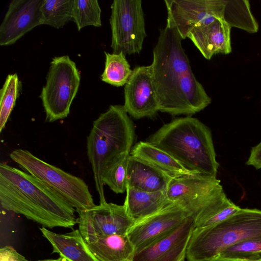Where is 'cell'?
I'll list each match as a JSON object with an SVG mask.
<instances>
[{
	"mask_svg": "<svg viewBox=\"0 0 261 261\" xmlns=\"http://www.w3.org/2000/svg\"><path fill=\"white\" fill-rule=\"evenodd\" d=\"M43 0H12L0 25V45L13 44L41 24Z\"/></svg>",
	"mask_w": 261,
	"mask_h": 261,
	"instance_id": "cell-14",
	"label": "cell"
},
{
	"mask_svg": "<svg viewBox=\"0 0 261 261\" xmlns=\"http://www.w3.org/2000/svg\"><path fill=\"white\" fill-rule=\"evenodd\" d=\"M0 203L4 209L24 216L43 227L72 228L75 209L31 174L0 164Z\"/></svg>",
	"mask_w": 261,
	"mask_h": 261,
	"instance_id": "cell-2",
	"label": "cell"
},
{
	"mask_svg": "<svg viewBox=\"0 0 261 261\" xmlns=\"http://www.w3.org/2000/svg\"><path fill=\"white\" fill-rule=\"evenodd\" d=\"M134 139V125L123 106H110L93 121L87 151L100 203L107 202L102 182L106 167L117 156L130 153Z\"/></svg>",
	"mask_w": 261,
	"mask_h": 261,
	"instance_id": "cell-4",
	"label": "cell"
},
{
	"mask_svg": "<svg viewBox=\"0 0 261 261\" xmlns=\"http://www.w3.org/2000/svg\"><path fill=\"white\" fill-rule=\"evenodd\" d=\"M207 261H261V257L257 259H241L227 257L217 255Z\"/></svg>",
	"mask_w": 261,
	"mask_h": 261,
	"instance_id": "cell-31",
	"label": "cell"
},
{
	"mask_svg": "<svg viewBox=\"0 0 261 261\" xmlns=\"http://www.w3.org/2000/svg\"><path fill=\"white\" fill-rule=\"evenodd\" d=\"M110 23L114 53L140 54L146 37L141 0H114Z\"/></svg>",
	"mask_w": 261,
	"mask_h": 261,
	"instance_id": "cell-9",
	"label": "cell"
},
{
	"mask_svg": "<svg viewBox=\"0 0 261 261\" xmlns=\"http://www.w3.org/2000/svg\"><path fill=\"white\" fill-rule=\"evenodd\" d=\"M77 212L79 230L86 243L105 236L126 234L135 222L124 205L113 203H99Z\"/></svg>",
	"mask_w": 261,
	"mask_h": 261,
	"instance_id": "cell-10",
	"label": "cell"
},
{
	"mask_svg": "<svg viewBox=\"0 0 261 261\" xmlns=\"http://www.w3.org/2000/svg\"><path fill=\"white\" fill-rule=\"evenodd\" d=\"M166 195L170 203L179 204L191 214L196 227H201L231 201L219 179L198 173L173 177Z\"/></svg>",
	"mask_w": 261,
	"mask_h": 261,
	"instance_id": "cell-6",
	"label": "cell"
},
{
	"mask_svg": "<svg viewBox=\"0 0 261 261\" xmlns=\"http://www.w3.org/2000/svg\"><path fill=\"white\" fill-rule=\"evenodd\" d=\"M20 82L16 73L9 74L0 90V132L5 127L19 95Z\"/></svg>",
	"mask_w": 261,
	"mask_h": 261,
	"instance_id": "cell-27",
	"label": "cell"
},
{
	"mask_svg": "<svg viewBox=\"0 0 261 261\" xmlns=\"http://www.w3.org/2000/svg\"><path fill=\"white\" fill-rule=\"evenodd\" d=\"M147 141L169 154L188 170L216 177L219 164L212 133L198 119L176 118L164 124Z\"/></svg>",
	"mask_w": 261,
	"mask_h": 261,
	"instance_id": "cell-3",
	"label": "cell"
},
{
	"mask_svg": "<svg viewBox=\"0 0 261 261\" xmlns=\"http://www.w3.org/2000/svg\"><path fill=\"white\" fill-rule=\"evenodd\" d=\"M194 218L189 217L168 236L135 253L132 261H182L195 228Z\"/></svg>",
	"mask_w": 261,
	"mask_h": 261,
	"instance_id": "cell-15",
	"label": "cell"
},
{
	"mask_svg": "<svg viewBox=\"0 0 261 261\" xmlns=\"http://www.w3.org/2000/svg\"><path fill=\"white\" fill-rule=\"evenodd\" d=\"M86 244L98 261H132L136 253L126 234L105 236Z\"/></svg>",
	"mask_w": 261,
	"mask_h": 261,
	"instance_id": "cell-20",
	"label": "cell"
},
{
	"mask_svg": "<svg viewBox=\"0 0 261 261\" xmlns=\"http://www.w3.org/2000/svg\"><path fill=\"white\" fill-rule=\"evenodd\" d=\"M222 20L230 27H236L250 33L258 30V25L247 0L225 1Z\"/></svg>",
	"mask_w": 261,
	"mask_h": 261,
	"instance_id": "cell-22",
	"label": "cell"
},
{
	"mask_svg": "<svg viewBox=\"0 0 261 261\" xmlns=\"http://www.w3.org/2000/svg\"><path fill=\"white\" fill-rule=\"evenodd\" d=\"M73 4V0H43L41 24L56 29L63 28L72 20Z\"/></svg>",
	"mask_w": 261,
	"mask_h": 261,
	"instance_id": "cell-24",
	"label": "cell"
},
{
	"mask_svg": "<svg viewBox=\"0 0 261 261\" xmlns=\"http://www.w3.org/2000/svg\"><path fill=\"white\" fill-rule=\"evenodd\" d=\"M80 80L76 64L68 56L52 59L46 84L40 95L46 121L54 122L68 116L78 91Z\"/></svg>",
	"mask_w": 261,
	"mask_h": 261,
	"instance_id": "cell-8",
	"label": "cell"
},
{
	"mask_svg": "<svg viewBox=\"0 0 261 261\" xmlns=\"http://www.w3.org/2000/svg\"><path fill=\"white\" fill-rule=\"evenodd\" d=\"M123 204L127 214L135 222L139 221L159 211L171 203L166 191L146 192L127 187Z\"/></svg>",
	"mask_w": 261,
	"mask_h": 261,
	"instance_id": "cell-19",
	"label": "cell"
},
{
	"mask_svg": "<svg viewBox=\"0 0 261 261\" xmlns=\"http://www.w3.org/2000/svg\"><path fill=\"white\" fill-rule=\"evenodd\" d=\"M230 29L223 20L216 18L211 23L194 28L187 38L205 59L210 60L216 54L231 53Z\"/></svg>",
	"mask_w": 261,
	"mask_h": 261,
	"instance_id": "cell-16",
	"label": "cell"
},
{
	"mask_svg": "<svg viewBox=\"0 0 261 261\" xmlns=\"http://www.w3.org/2000/svg\"><path fill=\"white\" fill-rule=\"evenodd\" d=\"M173 177L139 159L128 158L127 187L149 192L164 191Z\"/></svg>",
	"mask_w": 261,
	"mask_h": 261,
	"instance_id": "cell-17",
	"label": "cell"
},
{
	"mask_svg": "<svg viewBox=\"0 0 261 261\" xmlns=\"http://www.w3.org/2000/svg\"><path fill=\"white\" fill-rule=\"evenodd\" d=\"M181 40L175 28L160 29L150 65L159 111L190 116L212 100L193 72Z\"/></svg>",
	"mask_w": 261,
	"mask_h": 261,
	"instance_id": "cell-1",
	"label": "cell"
},
{
	"mask_svg": "<svg viewBox=\"0 0 261 261\" xmlns=\"http://www.w3.org/2000/svg\"><path fill=\"white\" fill-rule=\"evenodd\" d=\"M37 261H66L65 259L62 258V257H59L57 259H45V260H40Z\"/></svg>",
	"mask_w": 261,
	"mask_h": 261,
	"instance_id": "cell-32",
	"label": "cell"
},
{
	"mask_svg": "<svg viewBox=\"0 0 261 261\" xmlns=\"http://www.w3.org/2000/svg\"><path fill=\"white\" fill-rule=\"evenodd\" d=\"M10 157L22 169L57 192L76 212L95 205L83 179L42 161L27 150L16 149L10 153Z\"/></svg>",
	"mask_w": 261,
	"mask_h": 261,
	"instance_id": "cell-7",
	"label": "cell"
},
{
	"mask_svg": "<svg viewBox=\"0 0 261 261\" xmlns=\"http://www.w3.org/2000/svg\"><path fill=\"white\" fill-rule=\"evenodd\" d=\"M219 255L241 259L261 257V240L250 239L238 242L223 250Z\"/></svg>",
	"mask_w": 261,
	"mask_h": 261,
	"instance_id": "cell-28",
	"label": "cell"
},
{
	"mask_svg": "<svg viewBox=\"0 0 261 261\" xmlns=\"http://www.w3.org/2000/svg\"><path fill=\"white\" fill-rule=\"evenodd\" d=\"M250 239L261 240V210L241 208L217 224L195 227L187 247V261H207L228 247Z\"/></svg>",
	"mask_w": 261,
	"mask_h": 261,
	"instance_id": "cell-5",
	"label": "cell"
},
{
	"mask_svg": "<svg viewBox=\"0 0 261 261\" xmlns=\"http://www.w3.org/2000/svg\"><path fill=\"white\" fill-rule=\"evenodd\" d=\"M191 216L182 206L171 203L153 214L135 222L126 234L137 252L168 236Z\"/></svg>",
	"mask_w": 261,
	"mask_h": 261,
	"instance_id": "cell-11",
	"label": "cell"
},
{
	"mask_svg": "<svg viewBox=\"0 0 261 261\" xmlns=\"http://www.w3.org/2000/svg\"><path fill=\"white\" fill-rule=\"evenodd\" d=\"M130 153L121 154L106 167L102 176L103 185L108 186L115 193H123L127 188V170Z\"/></svg>",
	"mask_w": 261,
	"mask_h": 261,
	"instance_id": "cell-25",
	"label": "cell"
},
{
	"mask_svg": "<svg viewBox=\"0 0 261 261\" xmlns=\"http://www.w3.org/2000/svg\"><path fill=\"white\" fill-rule=\"evenodd\" d=\"M105 54V66L100 76L101 81L117 87L124 86L133 72L125 55L122 53L106 51Z\"/></svg>",
	"mask_w": 261,
	"mask_h": 261,
	"instance_id": "cell-23",
	"label": "cell"
},
{
	"mask_svg": "<svg viewBox=\"0 0 261 261\" xmlns=\"http://www.w3.org/2000/svg\"><path fill=\"white\" fill-rule=\"evenodd\" d=\"M0 261H29L13 247L6 246L0 249Z\"/></svg>",
	"mask_w": 261,
	"mask_h": 261,
	"instance_id": "cell-29",
	"label": "cell"
},
{
	"mask_svg": "<svg viewBox=\"0 0 261 261\" xmlns=\"http://www.w3.org/2000/svg\"><path fill=\"white\" fill-rule=\"evenodd\" d=\"M130 155L145 161L172 177L197 174L184 168L163 150L148 141H140L132 148Z\"/></svg>",
	"mask_w": 261,
	"mask_h": 261,
	"instance_id": "cell-21",
	"label": "cell"
},
{
	"mask_svg": "<svg viewBox=\"0 0 261 261\" xmlns=\"http://www.w3.org/2000/svg\"><path fill=\"white\" fill-rule=\"evenodd\" d=\"M167 24L175 28L182 39L194 28L222 19L225 1L165 0Z\"/></svg>",
	"mask_w": 261,
	"mask_h": 261,
	"instance_id": "cell-12",
	"label": "cell"
},
{
	"mask_svg": "<svg viewBox=\"0 0 261 261\" xmlns=\"http://www.w3.org/2000/svg\"><path fill=\"white\" fill-rule=\"evenodd\" d=\"M40 230L51 244L53 252L58 253L66 261H98L79 229L64 234L56 233L44 227Z\"/></svg>",
	"mask_w": 261,
	"mask_h": 261,
	"instance_id": "cell-18",
	"label": "cell"
},
{
	"mask_svg": "<svg viewBox=\"0 0 261 261\" xmlns=\"http://www.w3.org/2000/svg\"><path fill=\"white\" fill-rule=\"evenodd\" d=\"M126 112L136 119L152 117L159 111L151 65L135 67L124 85Z\"/></svg>",
	"mask_w": 261,
	"mask_h": 261,
	"instance_id": "cell-13",
	"label": "cell"
},
{
	"mask_svg": "<svg viewBox=\"0 0 261 261\" xmlns=\"http://www.w3.org/2000/svg\"><path fill=\"white\" fill-rule=\"evenodd\" d=\"M182 261H185V259L183 260Z\"/></svg>",
	"mask_w": 261,
	"mask_h": 261,
	"instance_id": "cell-33",
	"label": "cell"
},
{
	"mask_svg": "<svg viewBox=\"0 0 261 261\" xmlns=\"http://www.w3.org/2000/svg\"><path fill=\"white\" fill-rule=\"evenodd\" d=\"M101 10L96 0H73L72 20L78 31L88 25H101Z\"/></svg>",
	"mask_w": 261,
	"mask_h": 261,
	"instance_id": "cell-26",
	"label": "cell"
},
{
	"mask_svg": "<svg viewBox=\"0 0 261 261\" xmlns=\"http://www.w3.org/2000/svg\"><path fill=\"white\" fill-rule=\"evenodd\" d=\"M246 164L257 169L261 168V141L252 148Z\"/></svg>",
	"mask_w": 261,
	"mask_h": 261,
	"instance_id": "cell-30",
	"label": "cell"
}]
</instances>
